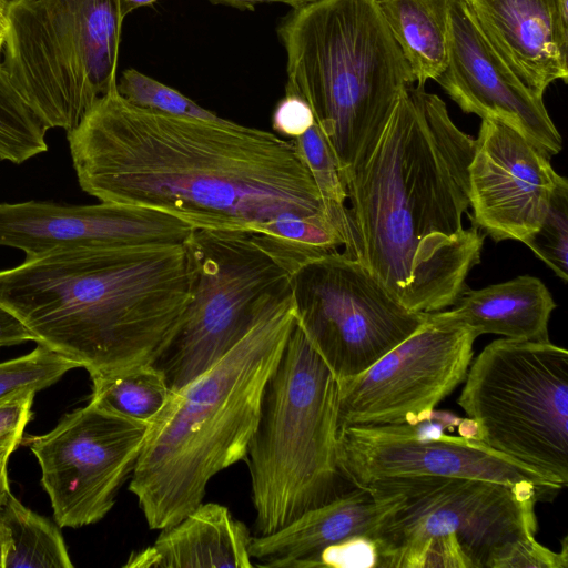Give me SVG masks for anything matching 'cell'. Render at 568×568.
Segmentation results:
<instances>
[{"label": "cell", "instance_id": "cell-17", "mask_svg": "<svg viewBox=\"0 0 568 568\" xmlns=\"http://www.w3.org/2000/svg\"><path fill=\"white\" fill-rule=\"evenodd\" d=\"M447 64L435 80L466 113L498 119L549 158L562 139L544 98L525 87L491 48L466 0H448Z\"/></svg>", "mask_w": 568, "mask_h": 568}, {"label": "cell", "instance_id": "cell-20", "mask_svg": "<svg viewBox=\"0 0 568 568\" xmlns=\"http://www.w3.org/2000/svg\"><path fill=\"white\" fill-rule=\"evenodd\" d=\"M252 535L217 503H201L154 542L133 551L128 568H252Z\"/></svg>", "mask_w": 568, "mask_h": 568}, {"label": "cell", "instance_id": "cell-4", "mask_svg": "<svg viewBox=\"0 0 568 568\" xmlns=\"http://www.w3.org/2000/svg\"><path fill=\"white\" fill-rule=\"evenodd\" d=\"M294 325L291 291L213 366L171 389L129 485L150 529L176 524L203 503L216 474L245 459L265 385Z\"/></svg>", "mask_w": 568, "mask_h": 568}, {"label": "cell", "instance_id": "cell-18", "mask_svg": "<svg viewBox=\"0 0 568 568\" xmlns=\"http://www.w3.org/2000/svg\"><path fill=\"white\" fill-rule=\"evenodd\" d=\"M499 58L535 94L568 78V16L557 0H466Z\"/></svg>", "mask_w": 568, "mask_h": 568}, {"label": "cell", "instance_id": "cell-9", "mask_svg": "<svg viewBox=\"0 0 568 568\" xmlns=\"http://www.w3.org/2000/svg\"><path fill=\"white\" fill-rule=\"evenodd\" d=\"M458 405L481 443L568 484V352L548 341L495 339L469 365Z\"/></svg>", "mask_w": 568, "mask_h": 568}, {"label": "cell", "instance_id": "cell-37", "mask_svg": "<svg viewBox=\"0 0 568 568\" xmlns=\"http://www.w3.org/2000/svg\"><path fill=\"white\" fill-rule=\"evenodd\" d=\"M8 460L0 459V508L7 499L9 489L8 473H7Z\"/></svg>", "mask_w": 568, "mask_h": 568}, {"label": "cell", "instance_id": "cell-15", "mask_svg": "<svg viewBox=\"0 0 568 568\" xmlns=\"http://www.w3.org/2000/svg\"><path fill=\"white\" fill-rule=\"evenodd\" d=\"M549 159L505 122L481 119L468 168L474 225L495 242L525 243L539 229L564 179Z\"/></svg>", "mask_w": 568, "mask_h": 568}, {"label": "cell", "instance_id": "cell-1", "mask_svg": "<svg viewBox=\"0 0 568 568\" xmlns=\"http://www.w3.org/2000/svg\"><path fill=\"white\" fill-rule=\"evenodd\" d=\"M83 192L173 215L193 229L257 233L285 213L334 214L292 140L230 120L140 108L114 87L67 132Z\"/></svg>", "mask_w": 568, "mask_h": 568}, {"label": "cell", "instance_id": "cell-26", "mask_svg": "<svg viewBox=\"0 0 568 568\" xmlns=\"http://www.w3.org/2000/svg\"><path fill=\"white\" fill-rule=\"evenodd\" d=\"M79 365L45 345L30 353L0 363V403L13 397L38 393L59 381Z\"/></svg>", "mask_w": 568, "mask_h": 568}, {"label": "cell", "instance_id": "cell-29", "mask_svg": "<svg viewBox=\"0 0 568 568\" xmlns=\"http://www.w3.org/2000/svg\"><path fill=\"white\" fill-rule=\"evenodd\" d=\"M291 140L322 196L344 205L347 191L336 158L317 123L315 122L305 133Z\"/></svg>", "mask_w": 568, "mask_h": 568}, {"label": "cell", "instance_id": "cell-24", "mask_svg": "<svg viewBox=\"0 0 568 568\" xmlns=\"http://www.w3.org/2000/svg\"><path fill=\"white\" fill-rule=\"evenodd\" d=\"M90 402L113 413L151 423L166 403L171 389L154 364L111 375L91 377Z\"/></svg>", "mask_w": 568, "mask_h": 568}, {"label": "cell", "instance_id": "cell-35", "mask_svg": "<svg viewBox=\"0 0 568 568\" xmlns=\"http://www.w3.org/2000/svg\"><path fill=\"white\" fill-rule=\"evenodd\" d=\"M213 3L227 4L240 10H254L258 3L280 2L290 6L292 9L305 6L314 0H210Z\"/></svg>", "mask_w": 568, "mask_h": 568}, {"label": "cell", "instance_id": "cell-6", "mask_svg": "<svg viewBox=\"0 0 568 568\" xmlns=\"http://www.w3.org/2000/svg\"><path fill=\"white\" fill-rule=\"evenodd\" d=\"M338 381L295 325L262 396L247 462L255 535L273 534L342 493Z\"/></svg>", "mask_w": 568, "mask_h": 568}, {"label": "cell", "instance_id": "cell-16", "mask_svg": "<svg viewBox=\"0 0 568 568\" xmlns=\"http://www.w3.org/2000/svg\"><path fill=\"white\" fill-rule=\"evenodd\" d=\"M193 231L173 215L135 205L0 203V246L17 248L26 257L55 250L184 245Z\"/></svg>", "mask_w": 568, "mask_h": 568}, {"label": "cell", "instance_id": "cell-39", "mask_svg": "<svg viewBox=\"0 0 568 568\" xmlns=\"http://www.w3.org/2000/svg\"><path fill=\"white\" fill-rule=\"evenodd\" d=\"M4 551H6V540L2 526L0 524V568H4Z\"/></svg>", "mask_w": 568, "mask_h": 568}, {"label": "cell", "instance_id": "cell-30", "mask_svg": "<svg viewBox=\"0 0 568 568\" xmlns=\"http://www.w3.org/2000/svg\"><path fill=\"white\" fill-rule=\"evenodd\" d=\"M379 554L375 539L357 536L321 551L311 567L378 568ZM310 567V568H311Z\"/></svg>", "mask_w": 568, "mask_h": 568}, {"label": "cell", "instance_id": "cell-23", "mask_svg": "<svg viewBox=\"0 0 568 568\" xmlns=\"http://www.w3.org/2000/svg\"><path fill=\"white\" fill-rule=\"evenodd\" d=\"M4 568H72L59 528L8 494L0 508Z\"/></svg>", "mask_w": 568, "mask_h": 568}, {"label": "cell", "instance_id": "cell-5", "mask_svg": "<svg viewBox=\"0 0 568 568\" xmlns=\"http://www.w3.org/2000/svg\"><path fill=\"white\" fill-rule=\"evenodd\" d=\"M286 94L313 111L345 180L374 150L415 78L377 0H314L277 27Z\"/></svg>", "mask_w": 568, "mask_h": 568}, {"label": "cell", "instance_id": "cell-32", "mask_svg": "<svg viewBox=\"0 0 568 568\" xmlns=\"http://www.w3.org/2000/svg\"><path fill=\"white\" fill-rule=\"evenodd\" d=\"M567 536L561 540V551L555 552L535 537L519 542L503 561L501 568H567Z\"/></svg>", "mask_w": 568, "mask_h": 568}, {"label": "cell", "instance_id": "cell-3", "mask_svg": "<svg viewBox=\"0 0 568 568\" xmlns=\"http://www.w3.org/2000/svg\"><path fill=\"white\" fill-rule=\"evenodd\" d=\"M184 245L55 250L0 270V307L90 377L153 364L190 298Z\"/></svg>", "mask_w": 568, "mask_h": 568}, {"label": "cell", "instance_id": "cell-31", "mask_svg": "<svg viewBox=\"0 0 568 568\" xmlns=\"http://www.w3.org/2000/svg\"><path fill=\"white\" fill-rule=\"evenodd\" d=\"M34 395L36 393H27L0 403V459L9 460L21 443L32 415Z\"/></svg>", "mask_w": 568, "mask_h": 568}, {"label": "cell", "instance_id": "cell-13", "mask_svg": "<svg viewBox=\"0 0 568 568\" xmlns=\"http://www.w3.org/2000/svg\"><path fill=\"white\" fill-rule=\"evenodd\" d=\"M150 426L89 402L50 432L27 439L59 527L80 528L105 517L133 471Z\"/></svg>", "mask_w": 568, "mask_h": 568}, {"label": "cell", "instance_id": "cell-2", "mask_svg": "<svg viewBox=\"0 0 568 568\" xmlns=\"http://www.w3.org/2000/svg\"><path fill=\"white\" fill-rule=\"evenodd\" d=\"M475 139L424 88H406L367 160L346 180L351 246L412 312L453 306L480 262L484 235L464 229Z\"/></svg>", "mask_w": 568, "mask_h": 568}, {"label": "cell", "instance_id": "cell-12", "mask_svg": "<svg viewBox=\"0 0 568 568\" xmlns=\"http://www.w3.org/2000/svg\"><path fill=\"white\" fill-rule=\"evenodd\" d=\"M462 417L433 410L414 422L395 425L339 426L337 464L353 486L408 477H460L534 488L545 499L562 487L536 470L499 454L484 443L448 432Z\"/></svg>", "mask_w": 568, "mask_h": 568}, {"label": "cell", "instance_id": "cell-19", "mask_svg": "<svg viewBox=\"0 0 568 568\" xmlns=\"http://www.w3.org/2000/svg\"><path fill=\"white\" fill-rule=\"evenodd\" d=\"M397 501L394 493L371 486L343 490L275 532L252 536L250 555L253 564L310 568L313 559L332 545L357 536L375 539Z\"/></svg>", "mask_w": 568, "mask_h": 568}, {"label": "cell", "instance_id": "cell-36", "mask_svg": "<svg viewBox=\"0 0 568 568\" xmlns=\"http://www.w3.org/2000/svg\"><path fill=\"white\" fill-rule=\"evenodd\" d=\"M156 1L159 0H119L121 16L124 19L133 10L143 6H150Z\"/></svg>", "mask_w": 568, "mask_h": 568}, {"label": "cell", "instance_id": "cell-27", "mask_svg": "<svg viewBox=\"0 0 568 568\" xmlns=\"http://www.w3.org/2000/svg\"><path fill=\"white\" fill-rule=\"evenodd\" d=\"M116 88L125 100L140 108L212 122L226 120L202 108L178 90L132 68L121 73Z\"/></svg>", "mask_w": 568, "mask_h": 568}, {"label": "cell", "instance_id": "cell-22", "mask_svg": "<svg viewBox=\"0 0 568 568\" xmlns=\"http://www.w3.org/2000/svg\"><path fill=\"white\" fill-rule=\"evenodd\" d=\"M417 82L424 88L447 64L448 0H377Z\"/></svg>", "mask_w": 568, "mask_h": 568}, {"label": "cell", "instance_id": "cell-34", "mask_svg": "<svg viewBox=\"0 0 568 568\" xmlns=\"http://www.w3.org/2000/svg\"><path fill=\"white\" fill-rule=\"evenodd\" d=\"M34 341L33 335L11 313L0 307V347Z\"/></svg>", "mask_w": 568, "mask_h": 568}, {"label": "cell", "instance_id": "cell-28", "mask_svg": "<svg viewBox=\"0 0 568 568\" xmlns=\"http://www.w3.org/2000/svg\"><path fill=\"white\" fill-rule=\"evenodd\" d=\"M526 244L562 281L568 280V181L556 187L539 229Z\"/></svg>", "mask_w": 568, "mask_h": 568}, {"label": "cell", "instance_id": "cell-8", "mask_svg": "<svg viewBox=\"0 0 568 568\" xmlns=\"http://www.w3.org/2000/svg\"><path fill=\"white\" fill-rule=\"evenodd\" d=\"M119 0H9L1 62L47 129H74L116 87Z\"/></svg>", "mask_w": 568, "mask_h": 568}, {"label": "cell", "instance_id": "cell-38", "mask_svg": "<svg viewBox=\"0 0 568 568\" xmlns=\"http://www.w3.org/2000/svg\"><path fill=\"white\" fill-rule=\"evenodd\" d=\"M9 0H0V63L3 49V42L7 31V16H8Z\"/></svg>", "mask_w": 568, "mask_h": 568}, {"label": "cell", "instance_id": "cell-25", "mask_svg": "<svg viewBox=\"0 0 568 568\" xmlns=\"http://www.w3.org/2000/svg\"><path fill=\"white\" fill-rule=\"evenodd\" d=\"M47 132L0 63V161L22 164L47 152Z\"/></svg>", "mask_w": 568, "mask_h": 568}, {"label": "cell", "instance_id": "cell-14", "mask_svg": "<svg viewBox=\"0 0 568 568\" xmlns=\"http://www.w3.org/2000/svg\"><path fill=\"white\" fill-rule=\"evenodd\" d=\"M478 334L442 311L367 369L338 382V427L414 423L465 379Z\"/></svg>", "mask_w": 568, "mask_h": 568}, {"label": "cell", "instance_id": "cell-11", "mask_svg": "<svg viewBox=\"0 0 568 568\" xmlns=\"http://www.w3.org/2000/svg\"><path fill=\"white\" fill-rule=\"evenodd\" d=\"M290 283L295 322L338 382L367 369L429 314L407 310L346 252L306 263Z\"/></svg>", "mask_w": 568, "mask_h": 568}, {"label": "cell", "instance_id": "cell-7", "mask_svg": "<svg viewBox=\"0 0 568 568\" xmlns=\"http://www.w3.org/2000/svg\"><path fill=\"white\" fill-rule=\"evenodd\" d=\"M366 486L398 498L375 537L378 568H501L519 542L535 537V506L545 499L534 488L460 477Z\"/></svg>", "mask_w": 568, "mask_h": 568}, {"label": "cell", "instance_id": "cell-33", "mask_svg": "<svg viewBox=\"0 0 568 568\" xmlns=\"http://www.w3.org/2000/svg\"><path fill=\"white\" fill-rule=\"evenodd\" d=\"M315 123L310 105L302 98L286 94L277 103L272 118V126L277 133L295 139Z\"/></svg>", "mask_w": 568, "mask_h": 568}, {"label": "cell", "instance_id": "cell-21", "mask_svg": "<svg viewBox=\"0 0 568 568\" xmlns=\"http://www.w3.org/2000/svg\"><path fill=\"white\" fill-rule=\"evenodd\" d=\"M454 308L442 311L478 336L496 334L517 341H548V323L556 303L537 277L520 275L479 290H465Z\"/></svg>", "mask_w": 568, "mask_h": 568}, {"label": "cell", "instance_id": "cell-10", "mask_svg": "<svg viewBox=\"0 0 568 568\" xmlns=\"http://www.w3.org/2000/svg\"><path fill=\"white\" fill-rule=\"evenodd\" d=\"M186 248L190 298L153 363L170 389L213 366L272 303L291 292L290 274L250 232L194 229Z\"/></svg>", "mask_w": 568, "mask_h": 568}]
</instances>
